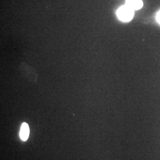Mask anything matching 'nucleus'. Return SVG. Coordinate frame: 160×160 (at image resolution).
<instances>
[{
  "mask_svg": "<svg viewBox=\"0 0 160 160\" xmlns=\"http://www.w3.org/2000/svg\"><path fill=\"white\" fill-rule=\"evenodd\" d=\"M117 16L121 21L128 22L133 18L134 10L126 5L122 6L117 11Z\"/></svg>",
  "mask_w": 160,
  "mask_h": 160,
  "instance_id": "obj_1",
  "label": "nucleus"
},
{
  "mask_svg": "<svg viewBox=\"0 0 160 160\" xmlns=\"http://www.w3.org/2000/svg\"><path fill=\"white\" fill-rule=\"evenodd\" d=\"M126 5L135 11L143 7V2L142 0H126Z\"/></svg>",
  "mask_w": 160,
  "mask_h": 160,
  "instance_id": "obj_2",
  "label": "nucleus"
},
{
  "mask_svg": "<svg viewBox=\"0 0 160 160\" xmlns=\"http://www.w3.org/2000/svg\"><path fill=\"white\" fill-rule=\"evenodd\" d=\"M29 133L30 131L29 125L26 123H23L20 132V136L21 139L23 141H26L29 138Z\"/></svg>",
  "mask_w": 160,
  "mask_h": 160,
  "instance_id": "obj_3",
  "label": "nucleus"
},
{
  "mask_svg": "<svg viewBox=\"0 0 160 160\" xmlns=\"http://www.w3.org/2000/svg\"><path fill=\"white\" fill-rule=\"evenodd\" d=\"M156 18H157V21L158 22V23L160 24V11L157 13Z\"/></svg>",
  "mask_w": 160,
  "mask_h": 160,
  "instance_id": "obj_4",
  "label": "nucleus"
}]
</instances>
